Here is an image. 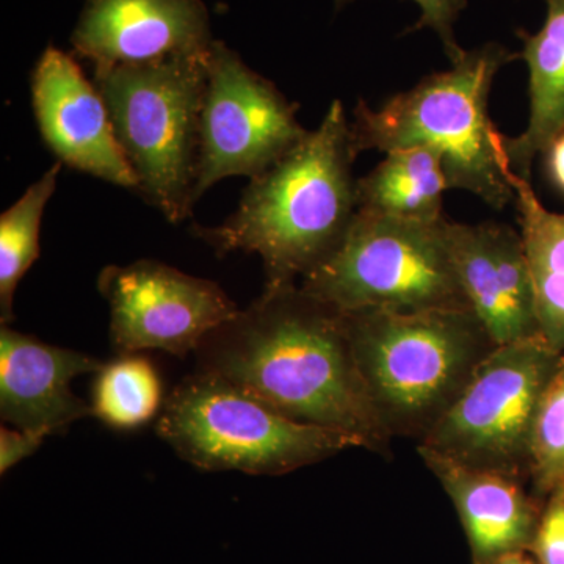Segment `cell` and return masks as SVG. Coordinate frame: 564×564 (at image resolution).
<instances>
[{
  "label": "cell",
  "mask_w": 564,
  "mask_h": 564,
  "mask_svg": "<svg viewBox=\"0 0 564 564\" xmlns=\"http://www.w3.org/2000/svg\"><path fill=\"white\" fill-rule=\"evenodd\" d=\"M199 372L218 375L292 421L334 430L391 455L356 366L344 314L300 285L263 289L248 310L207 334Z\"/></svg>",
  "instance_id": "6da1fadb"
},
{
  "label": "cell",
  "mask_w": 564,
  "mask_h": 564,
  "mask_svg": "<svg viewBox=\"0 0 564 564\" xmlns=\"http://www.w3.org/2000/svg\"><path fill=\"white\" fill-rule=\"evenodd\" d=\"M355 161L350 122L336 99L315 131L250 180L234 214L221 225L193 226V236L217 256H261L265 288L295 284L333 254L350 228L358 212Z\"/></svg>",
  "instance_id": "7a4b0ae2"
},
{
  "label": "cell",
  "mask_w": 564,
  "mask_h": 564,
  "mask_svg": "<svg viewBox=\"0 0 564 564\" xmlns=\"http://www.w3.org/2000/svg\"><path fill=\"white\" fill-rule=\"evenodd\" d=\"M516 58L502 44H484L380 109L359 99L350 122L352 154L426 148L443 159L451 188L474 193L497 210L514 204L513 173L488 104L497 74Z\"/></svg>",
  "instance_id": "3957f363"
},
{
  "label": "cell",
  "mask_w": 564,
  "mask_h": 564,
  "mask_svg": "<svg viewBox=\"0 0 564 564\" xmlns=\"http://www.w3.org/2000/svg\"><path fill=\"white\" fill-rule=\"evenodd\" d=\"M343 314L370 402L392 437L425 440L499 347L474 311Z\"/></svg>",
  "instance_id": "277c9868"
},
{
  "label": "cell",
  "mask_w": 564,
  "mask_h": 564,
  "mask_svg": "<svg viewBox=\"0 0 564 564\" xmlns=\"http://www.w3.org/2000/svg\"><path fill=\"white\" fill-rule=\"evenodd\" d=\"M207 58L93 69L140 195L173 225L195 207Z\"/></svg>",
  "instance_id": "5b68a950"
},
{
  "label": "cell",
  "mask_w": 564,
  "mask_h": 564,
  "mask_svg": "<svg viewBox=\"0 0 564 564\" xmlns=\"http://www.w3.org/2000/svg\"><path fill=\"white\" fill-rule=\"evenodd\" d=\"M300 288L340 313L473 311L447 240V218L403 220L356 212L339 247Z\"/></svg>",
  "instance_id": "8992f818"
},
{
  "label": "cell",
  "mask_w": 564,
  "mask_h": 564,
  "mask_svg": "<svg viewBox=\"0 0 564 564\" xmlns=\"http://www.w3.org/2000/svg\"><path fill=\"white\" fill-rule=\"evenodd\" d=\"M181 458L206 470L284 475L358 447L334 430L292 421L231 381L207 372L185 378L158 422Z\"/></svg>",
  "instance_id": "52a82bcc"
},
{
  "label": "cell",
  "mask_w": 564,
  "mask_h": 564,
  "mask_svg": "<svg viewBox=\"0 0 564 564\" xmlns=\"http://www.w3.org/2000/svg\"><path fill=\"white\" fill-rule=\"evenodd\" d=\"M562 356L543 337L500 345L417 448L530 484L534 419Z\"/></svg>",
  "instance_id": "ba28073f"
},
{
  "label": "cell",
  "mask_w": 564,
  "mask_h": 564,
  "mask_svg": "<svg viewBox=\"0 0 564 564\" xmlns=\"http://www.w3.org/2000/svg\"><path fill=\"white\" fill-rule=\"evenodd\" d=\"M299 106L214 41L207 58L193 206L226 177L261 176L306 139Z\"/></svg>",
  "instance_id": "9c48e42d"
},
{
  "label": "cell",
  "mask_w": 564,
  "mask_h": 564,
  "mask_svg": "<svg viewBox=\"0 0 564 564\" xmlns=\"http://www.w3.org/2000/svg\"><path fill=\"white\" fill-rule=\"evenodd\" d=\"M98 289L110 307V340L121 355L163 350L184 358L239 313L217 282L155 261L109 265Z\"/></svg>",
  "instance_id": "30bf717a"
},
{
  "label": "cell",
  "mask_w": 564,
  "mask_h": 564,
  "mask_svg": "<svg viewBox=\"0 0 564 564\" xmlns=\"http://www.w3.org/2000/svg\"><path fill=\"white\" fill-rule=\"evenodd\" d=\"M31 85L41 137L62 165L139 192L109 107L70 55L47 47L33 68Z\"/></svg>",
  "instance_id": "8fae6325"
},
{
  "label": "cell",
  "mask_w": 564,
  "mask_h": 564,
  "mask_svg": "<svg viewBox=\"0 0 564 564\" xmlns=\"http://www.w3.org/2000/svg\"><path fill=\"white\" fill-rule=\"evenodd\" d=\"M203 0H87L70 43L93 69L209 55Z\"/></svg>",
  "instance_id": "7c38bea8"
},
{
  "label": "cell",
  "mask_w": 564,
  "mask_h": 564,
  "mask_svg": "<svg viewBox=\"0 0 564 564\" xmlns=\"http://www.w3.org/2000/svg\"><path fill=\"white\" fill-rule=\"evenodd\" d=\"M447 240L470 310L497 345L541 337L532 269L521 232L503 223L447 220Z\"/></svg>",
  "instance_id": "4fadbf2b"
},
{
  "label": "cell",
  "mask_w": 564,
  "mask_h": 564,
  "mask_svg": "<svg viewBox=\"0 0 564 564\" xmlns=\"http://www.w3.org/2000/svg\"><path fill=\"white\" fill-rule=\"evenodd\" d=\"M104 364L85 352L40 343L35 337L0 329V417L20 430L51 433L93 414L70 392L79 375L98 373Z\"/></svg>",
  "instance_id": "5bb4252c"
},
{
  "label": "cell",
  "mask_w": 564,
  "mask_h": 564,
  "mask_svg": "<svg viewBox=\"0 0 564 564\" xmlns=\"http://www.w3.org/2000/svg\"><path fill=\"white\" fill-rule=\"evenodd\" d=\"M417 452L455 505L473 564L529 552L545 502L527 491L524 481L462 466L423 448Z\"/></svg>",
  "instance_id": "9a60e30c"
},
{
  "label": "cell",
  "mask_w": 564,
  "mask_h": 564,
  "mask_svg": "<svg viewBox=\"0 0 564 564\" xmlns=\"http://www.w3.org/2000/svg\"><path fill=\"white\" fill-rule=\"evenodd\" d=\"M545 20L536 33L518 29L519 57L529 68L530 117L525 131L502 137L508 169L532 180L533 163L564 132V0H544Z\"/></svg>",
  "instance_id": "2e32d148"
},
{
  "label": "cell",
  "mask_w": 564,
  "mask_h": 564,
  "mask_svg": "<svg viewBox=\"0 0 564 564\" xmlns=\"http://www.w3.org/2000/svg\"><path fill=\"white\" fill-rule=\"evenodd\" d=\"M451 191L443 159L426 148L386 152L377 169L356 181L358 210L403 220L444 217V193Z\"/></svg>",
  "instance_id": "e0dca14e"
},
{
  "label": "cell",
  "mask_w": 564,
  "mask_h": 564,
  "mask_svg": "<svg viewBox=\"0 0 564 564\" xmlns=\"http://www.w3.org/2000/svg\"><path fill=\"white\" fill-rule=\"evenodd\" d=\"M511 182L532 269L541 337L564 352V214L545 209L529 181L513 174Z\"/></svg>",
  "instance_id": "ac0fdd59"
},
{
  "label": "cell",
  "mask_w": 564,
  "mask_h": 564,
  "mask_svg": "<svg viewBox=\"0 0 564 564\" xmlns=\"http://www.w3.org/2000/svg\"><path fill=\"white\" fill-rule=\"evenodd\" d=\"M57 162L0 217V318L13 321V299L18 284L40 256V229L44 209L57 191Z\"/></svg>",
  "instance_id": "d6986e66"
},
{
  "label": "cell",
  "mask_w": 564,
  "mask_h": 564,
  "mask_svg": "<svg viewBox=\"0 0 564 564\" xmlns=\"http://www.w3.org/2000/svg\"><path fill=\"white\" fill-rule=\"evenodd\" d=\"M161 400V378L152 364L140 356L122 355L99 370L91 410L107 425L131 430L150 422Z\"/></svg>",
  "instance_id": "ffe728a7"
},
{
  "label": "cell",
  "mask_w": 564,
  "mask_h": 564,
  "mask_svg": "<svg viewBox=\"0 0 564 564\" xmlns=\"http://www.w3.org/2000/svg\"><path fill=\"white\" fill-rule=\"evenodd\" d=\"M530 459V491L545 502L564 485V352L538 408Z\"/></svg>",
  "instance_id": "44dd1931"
},
{
  "label": "cell",
  "mask_w": 564,
  "mask_h": 564,
  "mask_svg": "<svg viewBox=\"0 0 564 564\" xmlns=\"http://www.w3.org/2000/svg\"><path fill=\"white\" fill-rule=\"evenodd\" d=\"M350 0H336L337 7H343ZM421 10V18L404 33H413L430 29L440 36L445 54L452 65L463 57L464 51L455 39V24L459 14L467 7V0H413Z\"/></svg>",
  "instance_id": "7402d4cb"
},
{
  "label": "cell",
  "mask_w": 564,
  "mask_h": 564,
  "mask_svg": "<svg viewBox=\"0 0 564 564\" xmlns=\"http://www.w3.org/2000/svg\"><path fill=\"white\" fill-rule=\"evenodd\" d=\"M529 554L538 564H564V488L545 500Z\"/></svg>",
  "instance_id": "603a6c76"
},
{
  "label": "cell",
  "mask_w": 564,
  "mask_h": 564,
  "mask_svg": "<svg viewBox=\"0 0 564 564\" xmlns=\"http://www.w3.org/2000/svg\"><path fill=\"white\" fill-rule=\"evenodd\" d=\"M46 433L31 432V430L0 429V474L9 473L22 459L39 451Z\"/></svg>",
  "instance_id": "cb8c5ba5"
},
{
  "label": "cell",
  "mask_w": 564,
  "mask_h": 564,
  "mask_svg": "<svg viewBox=\"0 0 564 564\" xmlns=\"http://www.w3.org/2000/svg\"><path fill=\"white\" fill-rule=\"evenodd\" d=\"M545 174L556 192L564 196V132L560 133L543 154Z\"/></svg>",
  "instance_id": "d4e9b609"
},
{
  "label": "cell",
  "mask_w": 564,
  "mask_h": 564,
  "mask_svg": "<svg viewBox=\"0 0 564 564\" xmlns=\"http://www.w3.org/2000/svg\"><path fill=\"white\" fill-rule=\"evenodd\" d=\"M491 564H538L529 552H516V554L505 555Z\"/></svg>",
  "instance_id": "484cf974"
},
{
  "label": "cell",
  "mask_w": 564,
  "mask_h": 564,
  "mask_svg": "<svg viewBox=\"0 0 564 564\" xmlns=\"http://www.w3.org/2000/svg\"><path fill=\"white\" fill-rule=\"evenodd\" d=\"M563 488H564V485H563Z\"/></svg>",
  "instance_id": "4316f807"
}]
</instances>
